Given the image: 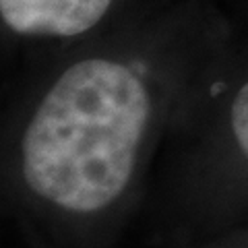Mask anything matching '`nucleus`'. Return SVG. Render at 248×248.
<instances>
[{"label":"nucleus","mask_w":248,"mask_h":248,"mask_svg":"<svg viewBox=\"0 0 248 248\" xmlns=\"http://www.w3.org/2000/svg\"><path fill=\"white\" fill-rule=\"evenodd\" d=\"M232 130L238 147L248 159V81L240 87L232 104Z\"/></svg>","instance_id":"7ed1b4c3"},{"label":"nucleus","mask_w":248,"mask_h":248,"mask_svg":"<svg viewBox=\"0 0 248 248\" xmlns=\"http://www.w3.org/2000/svg\"><path fill=\"white\" fill-rule=\"evenodd\" d=\"M110 4L112 0H0V13L17 33L73 37L91 29Z\"/></svg>","instance_id":"f03ea898"},{"label":"nucleus","mask_w":248,"mask_h":248,"mask_svg":"<svg viewBox=\"0 0 248 248\" xmlns=\"http://www.w3.org/2000/svg\"><path fill=\"white\" fill-rule=\"evenodd\" d=\"M151 99L128 66L87 58L60 75L23 135V178L66 211H99L133 176Z\"/></svg>","instance_id":"f257e3e1"}]
</instances>
